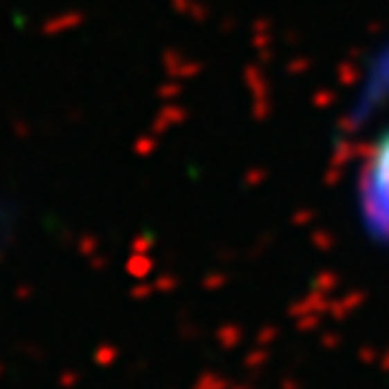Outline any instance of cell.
Wrapping results in <instances>:
<instances>
[{"label":"cell","instance_id":"6da1fadb","mask_svg":"<svg viewBox=\"0 0 389 389\" xmlns=\"http://www.w3.org/2000/svg\"><path fill=\"white\" fill-rule=\"evenodd\" d=\"M352 205L361 234L389 254V121L372 133L355 168Z\"/></svg>","mask_w":389,"mask_h":389},{"label":"cell","instance_id":"7a4b0ae2","mask_svg":"<svg viewBox=\"0 0 389 389\" xmlns=\"http://www.w3.org/2000/svg\"><path fill=\"white\" fill-rule=\"evenodd\" d=\"M355 113L361 116L389 113V44L381 46L372 64L366 66L358 98H355Z\"/></svg>","mask_w":389,"mask_h":389}]
</instances>
